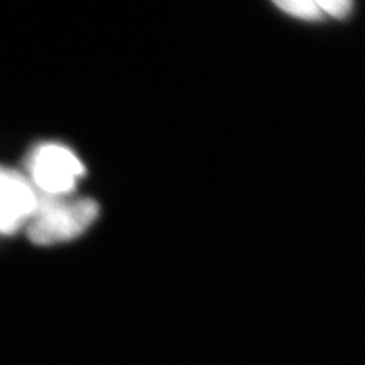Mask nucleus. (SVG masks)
Segmentation results:
<instances>
[{"label": "nucleus", "mask_w": 365, "mask_h": 365, "mask_svg": "<svg viewBox=\"0 0 365 365\" xmlns=\"http://www.w3.org/2000/svg\"><path fill=\"white\" fill-rule=\"evenodd\" d=\"M37 206V191L26 175L0 165V235H13L26 227Z\"/></svg>", "instance_id": "obj_3"}, {"label": "nucleus", "mask_w": 365, "mask_h": 365, "mask_svg": "<svg viewBox=\"0 0 365 365\" xmlns=\"http://www.w3.org/2000/svg\"><path fill=\"white\" fill-rule=\"evenodd\" d=\"M84 175V164L66 145L39 144L27 158L26 178L39 195H72Z\"/></svg>", "instance_id": "obj_2"}, {"label": "nucleus", "mask_w": 365, "mask_h": 365, "mask_svg": "<svg viewBox=\"0 0 365 365\" xmlns=\"http://www.w3.org/2000/svg\"><path fill=\"white\" fill-rule=\"evenodd\" d=\"M314 4L322 14L336 19H345L353 11V0H313Z\"/></svg>", "instance_id": "obj_5"}, {"label": "nucleus", "mask_w": 365, "mask_h": 365, "mask_svg": "<svg viewBox=\"0 0 365 365\" xmlns=\"http://www.w3.org/2000/svg\"><path fill=\"white\" fill-rule=\"evenodd\" d=\"M272 3L283 13L300 21L317 22L324 18L313 0H272Z\"/></svg>", "instance_id": "obj_4"}, {"label": "nucleus", "mask_w": 365, "mask_h": 365, "mask_svg": "<svg viewBox=\"0 0 365 365\" xmlns=\"http://www.w3.org/2000/svg\"><path fill=\"white\" fill-rule=\"evenodd\" d=\"M99 214L98 203L90 197L37 194V206L27 222V235L39 247L72 241L83 235Z\"/></svg>", "instance_id": "obj_1"}]
</instances>
